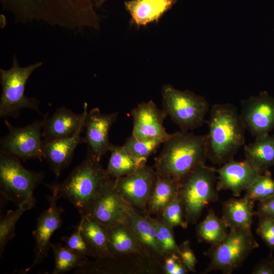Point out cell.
<instances>
[{"label": "cell", "mask_w": 274, "mask_h": 274, "mask_svg": "<svg viewBox=\"0 0 274 274\" xmlns=\"http://www.w3.org/2000/svg\"><path fill=\"white\" fill-rule=\"evenodd\" d=\"M15 22L40 21L67 29H98L100 18L93 0H0Z\"/></svg>", "instance_id": "1"}, {"label": "cell", "mask_w": 274, "mask_h": 274, "mask_svg": "<svg viewBox=\"0 0 274 274\" xmlns=\"http://www.w3.org/2000/svg\"><path fill=\"white\" fill-rule=\"evenodd\" d=\"M207 158L222 165L232 160L245 143L246 130L236 107L229 103L213 105L206 122Z\"/></svg>", "instance_id": "2"}, {"label": "cell", "mask_w": 274, "mask_h": 274, "mask_svg": "<svg viewBox=\"0 0 274 274\" xmlns=\"http://www.w3.org/2000/svg\"><path fill=\"white\" fill-rule=\"evenodd\" d=\"M155 158L157 174L181 180L207 158L206 134L180 130L170 134Z\"/></svg>", "instance_id": "3"}, {"label": "cell", "mask_w": 274, "mask_h": 274, "mask_svg": "<svg viewBox=\"0 0 274 274\" xmlns=\"http://www.w3.org/2000/svg\"><path fill=\"white\" fill-rule=\"evenodd\" d=\"M111 177L100 161L87 151L84 160L60 184L54 183L59 197H63L84 215Z\"/></svg>", "instance_id": "4"}, {"label": "cell", "mask_w": 274, "mask_h": 274, "mask_svg": "<svg viewBox=\"0 0 274 274\" xmlns=\"http://www.w3.org/2000/svg\"><path fill=\"white\" fill-rule=\"evenodd\" d=\"M216 169L202 163L180 181L178 196L188 224H196L206 206L218 200Z\"/></svg>", "instance_id": "5"}, {"label": "cell", "mask_w": 274, "mask_h": 274, "mask_svg": "<svg viewBox=\"0 0 274 274\" xmlns=\"http://www.w3.org/2000/svg\"><path fill=\"white\" fill-rule=\"evenodd\" d=\"M42 65L40 61L25 66H20L16 55L13 56L12 66L8 70L0 69L2 93L0 99L1 118H16L20 111L29 109L43 115L39 109L40 100L25 95L26 83L32 74Z\"/></svg>", "instance_id": "6"}, {"label": "cell", "mask_w": 274, "mask_h": 274, "mask_svg": "<svg viewBox=\"0 0 274 274\" xmlns=\"http://www.w3.org/2000/svg\"><path fill=\"white\" fill-rule=\"evenodd\" d=\"M43 172L25 168L20 159L12 155L0 152V190L1 196L17 206L29 203L33 207V191L42 182Z\"/></svg>", "instance_id": "7"}, {"label": "cell", "mask_w": 274, "mask_h": 274, "mask_svg": "<svg viewBox=\"0 0 274 274\" xmlns=\"http://www.w3.org/2000/svg\"><path fill=\"white\" fill-rule=\"evenodd\" d=\"M163 110L182 131L195 129L206 122L209 112L207 99L189 90L181 91L170 84L161 88Z\"/></svg>", "instance_id": "8"}, {"label": "cell", "mask_w": 274, "mask_h": 274, "mask_svg": "<svg viewBox=\"0 0 274 274\" xmlns=\"http://www.w3.org/2000/svg\"><path fill=\"white\" fill-rule=\"evenodd\" d=\"M259 247L251 229L229 228L225 238L211 246L204 252L210 263L204 270L207 273L220 270L230 274L238 269L251 252Z\"/></svg>", "instance_id": "9"}, {"label": "cell", "mask_w": 274, "mask_h": 274, "mask_svg": "<svg viewBox=\"0 0 274 274\" xmlns=\"http://www.w3.org/2000/svg\"><path fill=\"white\" fill-rule=\"evenodd\" d=\"M47 115L43 119L35 120L24 127L13 126L5 119L4 122L8 132L1 139L0 152L24 160L43 159L42 130Z\"/></svg>", "instance_id": "10"}, {"label": "cell", "mask_w": 274, "mask_h": 274, "mask_svg": "<svg viewBox=\"0 0 274 274\" xmlns=\"http://www.w3.org/2000/svg\"><path fill=\"white\" fill-rule=\"evenodd\" d=\"M47 186L51 191V194L47 197L49 207L37 219L36 228L32 232L35 242V259L27 270L40 264L47 257L51 249V237L62 223L61 215L64 209L57 204L59 198L57 188L54 184Z\"/></svg>", "instance_id": "11"}, {"label": "cell", "mask_w": 274, "mask_h": 274, "mask_svg": "<svg viewBox=\"0 0 274 274\" xmlns=\"http://www.w3.org/2000/svg\"><path fill=\"white\" fill-rule=\"evenodd\" d=\"M156 178L155 169L146 164L129 175L114 179L115 187L128 204L146 211Z\"/></svg>", "instance_id": "12"}, {"label": "cell", "mask_w": 274, "mask_h": 274, "mask_svg": "<svg viewBox=\"0 0 274 274\" xmlns=\"http://www.w3.org/2000/svg\"><path fill=\"white\" fill-rule=\"evenodd\" d=\"M239 114L246 130L255 138L268 134L274 129V98L263 91L242 100Z\"/></svg>", "instance_id": "13"}, {"label": "cell", "mask_w": 274, "mask_h": 274, "mask_svg": "<svg viewBox=\"0 0 274 274\" xmlns=\"http://www.w3.org/2000/svg\"><path fill=\"white\" fill-rule=\"evenodd\" d=\"M130 207L116 189L114 179L110 178L86 214L91 215L106 228L123 222Z\"/></svg>", "instance_id": "14"}, {"label": "cell", "mask_w": 274, "mask_h": 274, "mask_svg": "<svg viewBox=\"0 0 274 274\" xmlns=\"http://www.w3.org/2000/svg\"><path fill=\"white\" fill-rule=\"evenodd\" d=\"M123 223L134 236L143 256L153 263L163 264L165 256L157 242L154 219L130 206Z\"/></svg>", "instance_id": "15"}, {"label": "cell", "mask_w": 274, "mask_h": 274, "mask_svg": "<svg viewBox=\"0 0 274 274\" xmlns=\"http://www.w3.org/2000/svg\"><path fill=\"white\" fill-rule=\"evenodd\" d=\"M118 116V112L103 114L98 108H94L87 113L84 138L87 151L98 161H100L102 156L109 151L112 145L109 139V132Z\"/></svg>", "instance_id": "16"}, {"label": "cell", "mask_w": 274, "mask_h": 274, "mask_svg": "<svg viewBox=\"0 0 274 274\" xmlns=\"http://www.w3.org/2000/svg\"><path fill=\"white\" fill-rule=\"evenodd\" d=\"M131 114L133 124L131 134L136 139H160L165 142L170 136L163 126L167 115L152 100L139 104Z\"/></svg>", "instance_id": "17"}, {"label": "cell", "mask_w": 274, "mask_h": 274, "mask_svg": "<svg viewBox=\"0 0 274 274\" xmlns=\"http://www.w3.org/2000/svg\"><path fill=\"white\" fill-rule=\"evenodd\" d=\"M216 170L217 191L229 190L235 197H239L261 174L245 159L242 161L233 159Z\"/></svg>", "instance_id": "18"}, {"label": "cell", "mask_w": 274, "mask_h": 274, "mask_svg": "<svg viewBox=\"0 0 274 274\" xmlns=\"http://www.w3.org/2000/svg\"><path fill=\"white\" fill-rule=\"evenodd\" d=\"M85 120L71 136L47 141H43V158L48 163L56 178L71 163L77 147L85 143L81 133L84 129Z\"/></svg>", "instance_id": "19"}, {"label": "cell", "mask_w": 274, "mask_h": 274, "mask_svg": "<svg viewBox=\"0 0 274 274\" xmlns=\"http://www.w3.org/2000/svg\"><path fill=\"white\" fill-rule=\"evenodd\" d=\"M88 105L78 114L64 107L57 108L50 117L46 116L42 130L43 141H47L72 135L84 121L88 112Z\"/></svg>", "instance_id": "20"}, {"label": "cell", "mask_w": 274, "mask_h": 274, "mask_svg": "<svg viewBox=\"0 0 274 274\" xmlns=\"http://www.w3.org/2000/svg\"><path fill=\"white\" fill-rule=\"evenodd\" d=\"M177 3V0H129L124 7L132 24L146 26L158 22Z\"/></svg>", "instance_id": "21"}, {"label": "cell", "mask_w": 274, "mask_h": 274, "mask_svg": "<svg viewBox=\"0 0 274 274\" xmlns=\"http://www.w3.org/2000/svg\"><path fill=\"white\" fill-rule=\"evenodd\" d=\"M81 216L79 224L90 256L95 259L111 257L108 248L106 228L89 214Z\"/></svg>", "instance_id": "22"}, {"label": "cell", "mask_w": 274, "mask_h": 274, "mask_svg": "<svg viewBox=\"0 0 274 274\" xmlns=\"http://www.w3.org/2000/svg\"><path fill=\"white\" fill-rule=\"evenodd\" d=\"M254 202L244 196L231 198L222 204V218L229 228L251 229L253 217Z\"/></svg>", "instance_id": "23"}, {"label": "cell", "mask_w": 274, "mask_h": 274, "mask_svg": "<svg viewBox=\"0 0 274 274\" xmlns=\"http://www.w3.org/2000/svg\"><path fill=\"white\" fill-rule=\"evenodd\" d=\"M245 159L259 173L263 174L274 166V135L269 133L256 138L244 147Z\"/></svg>", "instance_id": "24"}, {"label": "cell", "mask_w": 274, "mask_h": 274, "mask_svg": "<svg viewBox=\"0 0 274 274\" xmlns=\"http://www.w3.org/2000/svg\"><path fill=\"white\" fill-rule=\"evenodd\" d=\"M179 184L178 180L156 174L154 187L147 207L148 214L160 215L165 208L178 197Z\"/></svg>", "instance_id": "25"}, {"label": "cell", "mask_w": 274, "mask_h": 274, "mask_svg": "<svg viewBox=\"0 0 274 274\" xmlns=\"http://www.w3.org/2000/svg\"><path fill=\"white\" fill-rule=\"evenodd\" d=\"M106 229L108 248L111 257L133 253L143 255L134 236L123 222Z\"/></svg>", "instance_id": "26"}, {"label": "cell", "mask_w": 274, "mask_h": 274, "mask_svg": "<svg viewBox=\"0 0 274 274\" xmlns=\"http://www.w3.org/2000/svg\"><path fill=\"white\" fill-rule=\"evenodd\" d=\"M110 156L106 172L113 179L129 175L146 164L147 160L139 159L129 154L123 147L111 145Z\"/></svg>", "instance_id": "27"}, {"label": "cell", "mask_w": 274, "mask_h": 274, "mask_svg": "<svg viewBox=\"0 0 274 274\" xmlns=\"http://www.w3.org/2000/svg\"><path fill=\"white\" fill-rule=\"evenodd\" d=\"M228 226L222 218H219L212 209L205 218L197 226L198 239L211 246L221 242L228 234Z\"/></svg>", "instance_id": "28"}, {"label": "cell", "mask_w": 274, "mask_h": 274, "mask_svg": "<svg viewBox=\"0 0 274 274\" xmlns=\"http://www.w3.org/2000/svg\"><path fill=\"white\" fill-rule=\"evenodd\" d=\"M51 248L54 254L55 266L52 274H60L83 266L88 260L72 251L60 243L51 244Z\"/></svg>", "instance_id": "29"}, {"label": "cell", "mask_w": 274, "mask_h": 274, "mask_svg": "<svg viewBox=\"0 0 274 274\" xmlns=\"http://www.w3.org/2000/svg\"><path fill=\"white\" fill-rule=\"evenodd\" d=\"M33 206L29 203H23L18 206L14 211H8L0 220V256L2 257L5 248L9 241L15 235L16 224L23 213Z\"/></svg>", "instance_id": "30"}, {"label": "cell", "mask_w": 274, "mask_h": 274, "mask_svg": "<svg viewBox=\"0 0 274 274\" xmlns=\"http://www.w3.org/2000/svg\"><path fill=\"white\" fill-rule=\"evenodd\" d=\"M274 195V179L268 170L260 174L245 191L244 196L253 202L262 201Z\"/></svg>", "instance_id": "31"}, {"label": "cell", "mask_w": 274, "mask_h": 274, "mask_svg": "<svg viewBox=\"0 0 274 274\" xmlns=\"http://www.w3.org/2000/svg\"><path fill=\"white\" fill-rule=\"evenodd\" d=\"M164 141L160 139L139 140L132 134L122 146L124 149L135 158L147 161Z\"/></svg>", "instance_id": "32"}, {"label": "cell", "mask_w": 274, "mask_h": 274, "mask_svg": "<svg viewBox=\"0 0 274 274\" xmlns=\"http://www.w3.org/2000/svg\"><path fill=\"white\" fill-rule=\"evenodd\" d=\"M156 237L159 247L166 257L173 254H178L179 246L176 242L172 228L165 224L160 218L154 219Z\"/></svg>", "instance_id": "33"}, {"label": "cell", "mask_w": 274, "mask_h": 274, "mask_svg": "<svg viewBox=\"0 0 274 274\" xmlns=\"http://www.w3.org/2000/svg\"><path fill=\"white\" fill-rule=\"evenodd\" d=\"M160 218L165 224L172 228L177 226L186 228L188 224L185 219L183 207L178 196L165 208Z\"/></svg>", "instance_id": "34"}, {"label": "cell", "mask_w": 274, "mask_h": 274, "mask_svg": "<svg viewBox=\"0 0 274 274\" xmlns=\"http://www.w3.org/2000/svg\"><path fill=\"white\" fill-rule=\"evenodd\" d=\"M257 217L256 232L270 252L274 253V218L264 216Z\"/></svg>", "instance_id": "35"}, {"label": "cell", "mask_w": 274, "mask_h": 274, "mask_svg": "<svg viewBox=\"0 0 274 274\" xmlns=\"http://www.w3.org/2000/svg\"><path fill=\"white\" fill-rule=\"evenodd\" d=\"M61 239L64 246L76 253L85 257H90V253L85 242L81 234L80 225L76 227V229L69 236H62Z\"/></svg>", "instance_id": "36"}, {"label": "cell", "mask_w": 274, "mask_h": 274, "mask_svg": "<svg viewBox=\"0 0 274 274\" xmlns=\"http://www.w3.org/2000/svg\"><path fill=\"white\" fill-rule=\"evenodd\" d=\"M178 254L188 271L195 272L197 260L188 241H184L179 246Z\"/></svg>", "instance_id": "37"}, {"label": "cell", "mask_w": 274, "mask_h": 274, "mask_svg": "<svg viewBox=\"0 0 274 274\" xmlns=\"http://www.w3.org/2000/svg\"><path fill=\"white\" fill-rule=\"evenodd\" d=\"M162 268L166 274H185L188 271L178 254L166 256Z\"/></svg>", "instance_id": "38"}, {"label": "cell", "mask_w": 274, "mask_h": 274, "mask_svg": "<svg viewBox=\"0 0 274 274\" xmlns=\"http://www.w3.org/2000/svg\"><path fill=\"white\" fill-rule=\"evenodd\" d=\"M252 274H274V256L270 252L268 256L261 260L256 264L251 272Z\"/></svg>", "instance_id": "39"}, {"label": "cell", "mask_w": 274, "mask_h": 274, "mask_svg": "<svg viewBox=\"0 0 274 274\" xmlns=\"http://www.w3.org/2000/svg\"><path fill=\"white\" fill-rule=\"evenodd\" d=\"M255 213L257 216H264L274 218V195L258 202Z\"/></svg>", "instance_id": "40"}, {"label": "cell", "mask_w": 274, "mask_h": 274, "mask_svg": "<svg viewBox=\"0 0 274 274\" xmlns=\"http://www.w3.org/2000/svg\"><path fill=\"white\" fill-rule=\"evenodd\" d=\"M96 8H99L101 7L105 3L110 0H93Z\"/></svg>", "instance_id": "41"}]
</instances>
